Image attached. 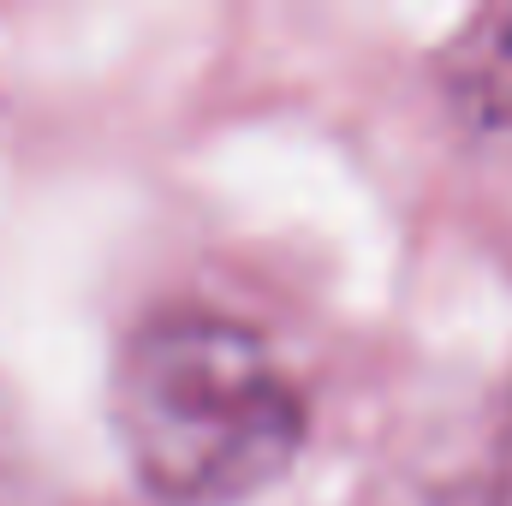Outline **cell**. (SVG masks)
<instances>
[{
	"label": "cell",
	"mask_w": 512,
	"mask_h": 506,
	"mask_svg": "<svg viewBox=\"0 0 512 506\" xmlns=\"http://www.w3.org/2000/svg\"><path fill=\"white\" fill-rule=\"evenodd\" d=\"M304 393L274 346L221 310H155L120 346L114 429L161 506H245L304 447Z\"/></svg>",
	"instance_id": "1"
},
{
	"label": "cell",
	"mask_w": 512,
	"mask_h": 506,
	"mask_svg": "<svg viewBox=\"0 0 512 506\" xmlns=\"http://www.w3.org/2000/svg\"><path fill=\"white\" fill-rule=\"evenodd\" d=\"M477 30H483V48L459 42V60H465L459 90L483 120H512V12H489Z\"/></svg>",
	"instance_id": "2"
},
{
	"label": "cell",
	"mask_w": 512,
	"mask_h": 506,
	"mask_svg": "<svg viewBox=\"0 0 512 506\" xmlns=\"http://www.w3.org/2000/svg\"><path fill=\"white\" fill-rule=\"evenodd\" d=\"M495 506H512V423L501 435V453H495Z\"/></svg>",
	"instance_id": "3"
}]
</instances>
